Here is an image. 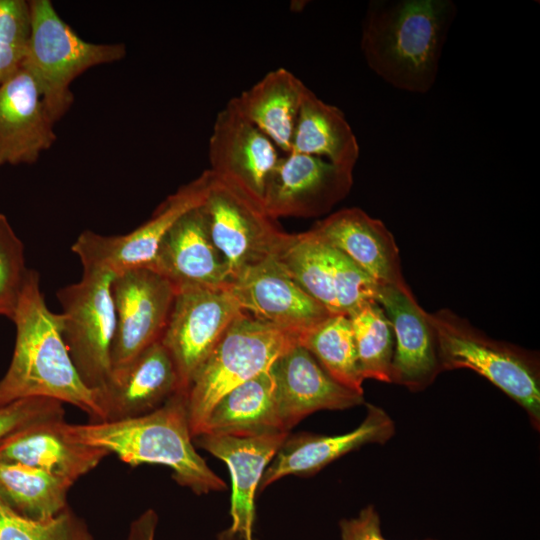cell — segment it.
<instances>
[{"label": "cell", "instance_id": "23", "mask_svg": "<svg viewBox=\"0 0 540 540\" xmlns=\"http://www.w3.org/2000/svg\"><path fill=\"white\" fill-rule=\"evenodd\" d=\"M177 392L178 374L160 340L124 367L113 370L104 387L97 391L104 421L144 415Z\"/></svg>", "mask_w": 540, "mask_h": 540}, {"label": "cell", "instance_id": "24", "mask_svg": "<svg viewBox=\"0 0 540 540\" xmlns=\"http://www.w3.org/2000/svg\"><path fill=\"white\" fill-rule=\"evenodd\" d=\"M64 421V416L43 419L13 433L0 443V460L41 469L74 485L110 454L69 439Z\"/></svg>", "mask_w": 540, "mask_h": 540}, {"label": "cell", "instance_id": "1", "mask_svg": "<svg viewBox=\"0 0 540 540\" xmlns=\"http://www.w3.org/2000/svg\"><path fill=\"white\" fill-rule=\"evenodd\" d=\"M11 320L16 339L11 362L0 379V407L44 397L73 405L90 422L104 421L98 393L77 372L63 338L62 315L48 308L37 271L30 270Z\"/></svg>", "mask_w": 540, "mask_h": 540}, {"label": "cell", "instance_id": "14", "mask_svg": "<svg viewBox=\"0 0 540 540\" xmlns=\"http://www.w3.org/2000/svg\"><path fill=\"white\" fill-rule=\"evenodd\" d=\"M352 185V169L291 151L281 155L272 172L263 208L275 220L318 217L342 201Z\"/></svg>", "mask_w": 540, "mask_h": 540}, {"label": "cell", "instance_id": "32", "mask_svg": "<svg viewBox=\"0 0 540 540\" xmlns=\"http://www.w3.org/2000/svg\"><path fill=\"white\" fill-rule=\"evenodd\" d=\"M29 36V1L0 0V85L22 66Z\"/></svg>", "mask_w": 540, "mask_h": 540}, {"label": "cell", "instance_id": "21", "mask_svg": "<svg viewBox=\"0 0 540 540\" xmlns=\"http://www.w3.org/2000/svg\"><path fill=\"white\" fill-rule=\"evenodd\" d=\"M37 82L21 66L0 85V167L37 162L56 141Z\"/></svg>", "mask_w": 540, "mask_h": 540}, {"label": "cell", "instance_id": "9", "mask_svg": "<svg viewBox=\"0 0 540 540\" xmlns=\"http://www.w3.org/2000/svg\"><path fill=\"white\" fill-rule=\"evenodd\" d=\"M202 209L231 281L245 269L276 258L292 237L262 207L214 177Z\"/></svg>", "mask_w": 540, "mask_h": 540}, {"label": "cell", "instance_id": "35", "mask_svg": "<svg viewBox=\"0 0 540 540\" xmlns=\"http://www.w3.org/2000/svg\"><path fill=\"white\" fill-rule=\"evenodd\" d=\"M341 540H387L381 532L380 516L373 505L363 508L356 517L339 522Z\"/></svg>", "mask_w": 540, "mask_h": 540}, {"label": "cell", "instance_id": "22", "mask_svg": "<svg viewBox=\"0 0 540 540\" xmlns=\"http://www.w3.org/2000/svg\"><path fill=\"white\" fill-rule=\"evenodd\" d=\"M147 268L167 279L175 291L185 287L229 288L231 283L226 262L211 239L202 205L175 222Z\"/></svg>", "mask_w": 540, "mask_h": 540}, {"label": "cell", "instance_id": "11", "mask_svg": "<svg viewBox=\"0 0 540 540\" xmlns=\"http://www.w3.org/2000/svg\"><path fill=\"white\" fill-rule=\"evenodd\" d=\"M282 268L333 315L377 301L379 285L345 254L312 236L292 234L276 257Z\"/></svg>", "mask_w": 540, "mask_h": 540}, {"label": "cell", "instance_id": "12", "mask_svg": "<svg viewBox=\"0 0 540 540\" xmlns=\"http://www.w3.org/2000/svg\"><path fill=\"white\" fill-rule=\"evenodd\" d=\"M111 288L116 314L113 371L161 339L176 291L167 279L147 267L115 275Z\"/></svg>", "mask_w": 540, "mask_h": 540}, {"label": "cell", "instance_id": "25", "mask_svg": "<svg viewBox=\"0 0 540 540\" xmlns=\"http://www.w3.org/2000/svg\"><path fill=\"white\" fill-rule=\"evenodd\" d=\"M308 87L292 72L277 68L229 100L246 120L289 153L299 110Z\"/></svg>", "mask_w": 540, "mask_h": 540}, {"label": "cell", "instance_id": "4", "mask_svg": "<svg viewBox=\"0 0 540 540\" xmlns=\"http://www.w3.org/2000/svg\"><path fill=\"white\" fill-rule=\"evenodd\" d=\"M436 330L442 371L471 369L507 394L540 428V361L530 351L495 340L450 309L429 313Z\"/></svg>", "mask_w": 540, "mask_h": 540}, {"label": "cell", "instance_id": "10", "mask_svg": "<svg viewBox=\"0 0 540 540\" xmlns=\"http://www.w3.org/2000/svg\"><path fill=\"white\" fill-rule=\"evenodd\" d=\"M242 312L229 288L176 290L160 341L175 365L180 392L188 393L196 373Z\"/></svg>", "mask_w": 540, "mask_h": 540}, {"label": "cell", "instance_id": "13", "mask_svg": "<svg viewBox=\"0 0 540 540\" xmlns=\"http://www.w3.org/2000/svg\"><path fill=\"white\" fill-rule=\"evenodd\" d=\"M281 155L275 143L229 101L217 114L209 139V170L215 179L262 208L269 179Z\"/></svg>", "mask_w": 540, "mask_h": 540}, {"label": "cell", "instance_id": "2", "mask_svg": "<svg viewBox=\"0 0 540 540\" xmlns=\"http://www.w3.org/2000/svg\"><path fill=\"white\" fill-rule=\"evenodd\" d=\"M456 14L451 0L370 1L360 40L368 67L396 89L427 93Z\"/></svg>", "mask_w": 540, "mask_h": 540}, {"label": "cell", "instance_id": "31", "mask_svg": "<svg viewBox=\"0 0 540 540\" xmlns=\"http://www.w3.org/2000/svg\"><path fill=\"white\" fill-rule=\"evenodd\" d=\"M0 540H95L85 520L70 506L55 517L33 520L0 499Z\"/></svg>", "mask_w": 540, "mask_h": 540}, {"label": "cell", "instance_id": "28", "mask_svg": "<svg viewBox=\"0 0 540 540\" xmlns=\"http://www.w3.org/2000/svg\"><path fill=\"white\" fill-rule=\"evenodd\" d=\"M72 486L41 469L0 460V499L26 518L47 520L61 513L69 507Z\"/></svg>", "mask_w": 540, "mask_h": 540}, {"label": "cell", "instance_id": "18", "mask_svg": "<svg viewBox=\"0 0 540 540\" xmlns=\"http://www.w3.org/2000/svg\"><path fill=\"white\" fill-rule=\"evenodd\" d=\"M308 232L345 254L379 286L411 291L402 273L393 234L381 220L362 209L338 210L315 223Z\"/></svg>", "mask_w": 540, "mask_h": 540}, {"label": "cell", "instance_id": "37", "mask_svg": "<svg viewBox=\"0 0 540 540\" xmlns=\"http://www.w3.org/2000/svg\"><path fill=\"white\" fill-rule=\"evenodd\" d=\"M427 540H434V539H427Z\"/></svg>", "mask_w": 540, "mask_h": 540}, {"label": "cell", "instance_id": "7", "mask_svg": "<svg viewBox=\"0 0 540 540\" xmlns=\"http://www.w3.org/2000/svg\"><path fill=\"white\" fill-rule=\"evenodd\" d=\"M114 274L83 270L81 279L57 292L62 306L63 338L87 387L99 391L108 381L116 330L112 296Z\"/></svg>", "mask_w": 540, "mask_h": 540}, {"label": "cell", "instance_id": "5", "mask_svg": "<svg viewBox=\"0 0 540 540\" xmlns=\"http://www.w3.org/2000/svg\"><path fill=\"white\" fill-rule=\"evenodd\" d=\"M30 36L22 66L33 76L55 122L71 108V84L87 70L123 59V43H92L81 38L49 0H29Z\"/></svg>", "mask_w": 540, "mask_h": 540}, {"label": "cell", "instance_id": "30", "mask_svg": "<svg viewBox=\"0 0 540 540\" xmlns=\"http://www.w3.org/2000/svg\"><path fill=\"white\" fill-rule=\"evenodd\" d=\"M348 317L364 380L390 383L394 334L384 310L377 301H369Z\"/></svg>", "mask_w": 540, "mask_h": 540}, {"label": "cell", "instance_id": "36", "mask_svg": "<svg viewBox=\"0 0 540 540\" xmlns=\"http://www.w3.org/2000/svg\"><path fill=\"white\" fill-rule=\"evenodd\" d=\"M158 521L155 510H145L131 522L125 540H155Z\"/></svg>", "mask_w": 540, "mask_h": 540}, {"label": "cell", "instance_id": "20", "mask_svg": "<svg viewBox=\"0 0 540 540\" xmlns=\"http://www.w3.org/2000/svg\"><path fill=\"white\" fill-rule=\"evenodd\" d=\"M394 433L395 424L387 412L381 407L367 404L363 421L347 433L322 435L302 432L288 435L266 467L258 491L262 492L288 475L312 476L363 445L386 443Z\"/></svg>", "mask_w": 540, "mask_h": 540}, {"label": "cell", "instance_id": "34", "mask_svg": "<svg viewBox=\"0 0 540 540\" xmlns=\"http://www.w3.org/2000/svg\"><path fill=\"white\" fill-rule=\"evenodd\" d=\"M63 403L44 397H29L0 407V443L37 421L64 416Z\"/></svg>", "mask_w": 540, "mask_h": 540}, {"label": "cell", "instance_id": "27", "mask_svg": "<svg viewBox=\"0 0 540 540\" xmlns=\"http://www.w3.org/2000/svg\"><path fill=\"white\" fill-rule=\"evenodd\" d=\"M291 151L353 170L360 147L344 113L308 88L297 117Z\"/></svg>", "mask_w": 540, "mask_h": 540}, {"label": "cell", "instance_id": "17", "mask_svg": "<svg viewBox=\"0 0 540 540\" xmlns=\"http://www.w3.org/2000/svg\"><path fill=\"white\" fill-rule=\"evenodd\" d=\"M377 302L388 317L394 334L390 383L419 392L443 372L436 330L412 291L380 286Z\"/></svg>", "mask_w": 540, "mask_h": 540}, {"label": "cell", "instance_id": "16", "mask_svg": "<svg viewBox=\"0 0 540 540\" xmlns=\"http://www.w3.org/2000/svg\"><path fill=\"white\" fill-rule=\"evenodd\" d=\"M289 432L257 436L202 433L195 446L223 461L230 472L232 493L230 525L217 540H257L255 496L262 475Z\"/></svg>", "mask_w": 540, "mask_h": 540}, {"label": "cell", "instance_id": "29", "mask_svg": "<svg viewBox=\"0 0 540 540\" xmlns=\"http://www.w3.org/2000/svg\"><path fill=\"white\" fill-rule=\"evenodd\" d=\"M298 344L307 349L337 382L363 393L353 330L347 315H331L298 336Z\"/></svg>", "mask_w": 540, "mask_h": 540}, {"label": "cell", "instance_id": "26", "mask_svg": "<svg viewBox=\"0 0 540 540\" xmlns=\"http://www.w3.org/2000/svg\"><path fill=\"white\" fill-rule=\"evenodd\" d=\"M277 432L287 431L279 416L271 368L223 395L209 413L202 431L232 436Z\"/></svg>", "mask_w": 540, "mask_h": 540}, {"label": "cell", "instance_id": "6", "mask_svg": "<svg viewBox=\"0 0 540 540\" xmlns=\"http://www.w3.org/2000/svg\"><path fill=\"white\" fill-rule=\"evenodd\" d=\"M298 336L242 312L196 373L187 393L192 437L200 435L214 405L227 392L271 368Z\"/></svg>", "mask_w": 540, "mask_h": 540}, {"label": "cell", "instance_id": "19", "mask_svg": "<svg viewBox=\"0 0 540 540\" xmlns=\"http://www.w3.org/2000/svg\"><path fill=\"white\" fill-rule=\"evenodd\" d=\"M279 416L285 431L320 410H345L364 403L363 393L333 379L298 343L272 364Z\"/></svg>", "mask_w": 540, "mask_h": 540}, {"label": "cell", "instance_id": "3", "mask_svg": "<svg viewBox=\"0 0 540 540\" xmlns=\"http://www.w3.org/2000/svg\"><path fill=\"white\" fill-rule=\"evenodd\" d=\"M63 431L72 441L105 449L131 467L167 466L177 484L196 495L227 489L196 451L187 393L177 392L157 409L137 417L86 424L64 421Z\"/></svg>", "mask_w": 540, "mask_h": 540}, {"label": "cell", "instance_id": "15", "mask_svg": "<svg viewBox=\"0 0 540 540\" xmlns=\"http://www.w3.org/2000/svg\"><path fill=\"white\" fill-rule=\"evenodd\" d=\"M229 290L243 312L297 336L333 315L313 299L276 258L242 271L231 281Z\"/></svg>", "mask_w": 540, "mask_h": 540}, {"label": "cell", "instance_id": "8", "mask_svg": "<svg viewBox=\"0 0 540 540\" xmlns=\"http://www.w3.org/2000/svg\"><path fill=\"white\" fill-rule=\"evenodd\" d=\"M208 169L182 185L161 203L151 218L123 235H102L83 231L71 249L83 270H102L118 275L128 270L149 267L175 222L203 204L212 182Z\"/></svg>", "mask_w": 540, "mask_h": 540}, {"label": "cell", "instance_id": "33", "mask_svg": "<svg viewBox=\"0 0 540 540\" xmlns=\"http://www.w3.org/2000/svg\"><path fill=\"white\" fill-rule=\"evenodd\" d=\"M29 272L23 243L7 217L0 213V315L13 317Z\"/></svg>", "mask_w": 540, "mask_h": 540}]
</instances>
